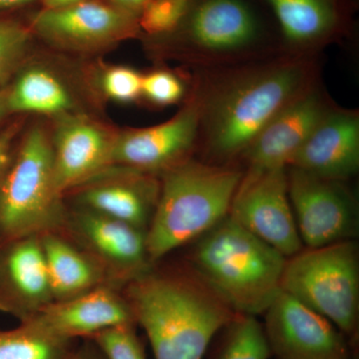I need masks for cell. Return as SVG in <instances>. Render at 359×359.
Masks as SVG:
<instances>
[{"mask_svg":"<svg viewBox=\"0 0 359 359\" xmlns=\"http://www.w3.org/2000/svg\"><path fill=\"white\" fill-rule=\"evenodd\" d=\"M54 301H65L101 287H110L93 257L62 231L39 236Z\"/></svg>","mask_w":359,"mask_h":359,"instance_id":"20","label":"cell"},{"mask_svg":"<svg viewBox=\"0 0 359 359\" xmlns=\"http://www.w3.org/2000/svg\"><path fill=\"white\" fill-rule=\"evenodd\" d=\"M62 233L100 264L116 290H123L154 264L149 257L146 231L98 212L68 210Z\"/></svg>","mask_w":359,"mask_h":359,"instance_id":"8","label":"cell"},{"mask_svg":"<svg viewBox=\"0 0 359 359\" xmlns=\"http://www.w3.org/2000/svg\"><path fill=\"white\" fill-rule=\"evenodd\" d=\"M184 93L183 82L170 71L156 70L142 76V96L157 105L179 102Z\"/></svg>","mask_w":359,"mask_h":359,"instance_id":"29","label":"cell"},{"mask_svg":"<svg viewBox=\"0 0 359 359\" xmlns=\"http://www.w3.org/2000/svg\"><path fill=\"white\" fill-rule=\"evenodd\" d=\"M7 107L13 113H35L57 117L72 112V98L65 85L50 71L33 67L23 71L7 87Z\"/></svg>","mask_w":359,"mask_h":359,"instance_id":"22","label":"cell"},{"mask_svg":"<svg viewBox=\"0 0 359 359\" xmlns=\"http://www.w3.org/2000/svg\"><path fill=\"white\" fill-rule=\"evenodd\" d=\"M106 1L121 11L139 16L142 9L152 0H106Z\"/></svg>","mask_w":359,"mask_h":359,"instance_id":"32","label":"cell"},{"mask_svg":"<svg viewBox=\"0 0 359 359\" xmlns=\"http://www.w3.org/2000/svg\"><path fill=\"white\" fill-rule=\"evenodd\" d=\"M39 1L41 4V8L56 9L74 6V4L88 1V0H39Z\"/></svg>","mask_w":359,"mask_h":359,"instance_id":"33","label":"cell"},{"mask_svg":"<svg viewBox=\"0 0 359 359\" xmlns=\"http://www.w3.org/2000/svg\"><path fill=\"white\" fill-rule=\"evenodd\" d=\"M39 0H0V13H7L13 9L21 8Z\"/></svg>","mask_w":359,"mask_h":359,"instance_id":"34","label":"cell"},{"mask_svg":"<svg viewBox=\"0 0 359 359\" xmlns=\"http://www.w3.org/2000/svg\"><path fill=\"white\" fill-rule=\"evenodd\" d=\"M27 25L33 36L71 51L99 50L140 32L138 16L106 0H88L62 8H40L30 16Z\"/></svg>","mask_w":359,"mask_h":359,"instance_id":"9","label":"cell"},{"mask_svg":"<svg viewBox=\"0 0 359 359\" xmlns=\"http://www.w3.org/2000/svg\"><path fill=\"white\" fill-rule=\"evenodd\" d=\"M32 37L27 22L0 13V88L25 60Z\"/></svg>","mask_w":359,"mask_h":359,"instance_id":"25","label":"cell"},{"mask_svg":"<svg viewBox=\"0 0 359 359\" xmlns=\"http://www.w3.org/2000/svg\"><path fill=\"white\" fill-rule=\"evenodd\" d=\"M61 359H107L100 347L91 339H81Z\"/></svg>","mask_w":359,"mask_h":359,"instance_id":"31","label":"cell"},{"mask_svg":"<svg viewBox=\"0 0 359 359\" xmlns=\"http://www.w3.org/2000/svg\"><path fill=\"white\" fill-rule=\"evenodd\" d=\"M155 359H204L237 314L195 271L154 266L122 290Z\"/></svg>","mask_w":359,"mask_h":359,"instance_id":"1","label":"cell"},{"mask_svg":"<svg viewBox=\"0 0 359 359\" xmlns=\"http://www.w3.org/2000/svg\"><path fill=\"white\" fill-rule=\"evenodd\" d=\"M285 40L309 47L330 39L341 23L339 0H266Z\"/></svg>","mask_w":359,"mask_h":359,"instance_id":"21","label":"cell"},{"mask_svg":"<svg viewBox=\"0 0 359 359\" xmlns=\"http://www.w3.org/2000/svg\"><path fill=\"white\" fill-rule=\"evenodd\" d=\"M78 341L54 339L20 323L0 330V359H61Z\"/></svg>","mask_w":359,"mask_h":359,"instance_id":"24","label":"cell"},{"mask_svg":"<svg viewBox=\"0 0 359 359\" xmlns=\"http://www.w3.org/2000/svg\"><path fill=\"white\" fill-rule=\"evenodd\" d=\"M280 289L330 320L354 348L358 339L359 254L349 240L287 257Z\"/></svg>","mask_w":359,"mask_h":359,"instance_id":"6","label":"cell"},{"mask_svg":"<svg viewBox=\"0 0 359 359\" xmlns=\"http://www.w3.org/2000/svg\"><path fill=\"white\" fill-rule=\"evenodd\" d=\"M201 125V104L185 106L167 122L115 135L111 165L157 175L187 160Z\"/></svg>","mask_w":359,"mask_h":359,"instance_id":"12","label":"cell"},{"mask_svg":"<svg viewBox=\"0 0 359 359\" xmlns=\"http://www.w3.org/2000/svg\"><path fill=\"white\" fill-rule=\"evenodd\" d=\"M193 0H152L138 16L140 32L150 36H167L178 29Z\"/></svg>","mask_w":359,"mask_h":359,"instance_id":"26","label":"cell"},{"mask_svg":"<svg viewBox=\"0 0 359 359\" xmlns=\"http://www.w3.org/2000/svg\"><path fill=\"white\" fill-rule=\"evenodd\" d=\"M23 325L65 340L91 339L107 328L136 325L122 290L101 287L65 301H53Z\"/></svg>","mask_w":359,"mask_h":359,"instance_id":"14","label":"cell"},{"mask_svg":"<svg viewBox=\"0 0 359 359\" xmlns=\"http://www.w3.org/2000/svg\"><path fill=\"white\" fill-rule=\"evenodd\" d=\"M55 118L51 138L54 172L58 189L66 197L112 166L115 135L99 123L72 112Z\"/></svg>","mask_w":359,"mask_h":359,"instance_id":"15","label":"cell"},{"mask_svg":"<svg viewBox=\"0 0 359 359\" xmlns=\"http://www.w3.org/2000/svg\"><path fill=\"white\" fill-rule=\"evenodd\" d=\"M136 325L107 328L91 337L107 359H147Z\"/></svg>","mask_w":359,"mask_h":359,"instance_id":"27","label":"cell"},{"mask_svg":"<svg viewBox=\"0 0 359 359\" xmlns=\"http://www.w3.org/2000/svg\"><path fill=\"white\" fill-rule=\"evenodd\" d=\"M308 71L299 63H282L245 73L224 85L201 106L212 154H244L276 114L306 92Z\"/></svg>","mask_w":359,"mask_h":359,"instance_id":"4","label":"cell"},{"mask_svg":"<svg viewBox=\"0 0 359 359\" xmlns=\"http://www.w3.org/2000/svg\"><path fill=\"white\" fill-rule=\"evenodd\" d=\"M20 129L21 122L18 120L0 131V187L13 161L16 149L15 141Z\"/></svg>","mask_w":359,"mask_h":359,"instance_id":"30","label":"cell"},{"mask_svg":"<svg viewBox=\"0 0 359 359\" xmlns=\"http://www.w3.org/2000/svg\"><path fill=\"white\" fill-rule=\"evenodd\" d=\"M263 316L276 359H351V344L320 313L280 290Z\"/></svg>","mask_w":359,"mask_h":359,"instance_id":"11","label":"cell"},{"mask_svg":"<svg viewBox=\"0 0 359 359\" xmlns=\"http://www.w3.org/2000/svg\"><path fill=\"white\" fill-rule=\"evenodd\" d=\"M65 199L56 183L51 138L33 126L16 147L0 187V244L62 231L69 210Z\"/></svg>","mask_w":359,"mask_h":359,"instance_id":"5","label":"cell"},{"mask_svg":"<svg viewBox=\"0 0 359 359\" xmlns=\"http://www.w3.org/2000/svg\"><path fill=\"white\" fill-rule=\"evenodd\" d=\"M54 301L39 236L0 244V313L20 323Z\"/></svg>","mask_w":359,"mask_h":359,"instance_id":"16","label":"cell"},{"mask_svg":"<svg viewBox=\"0 0 359 359\" xmlns=\"http://www.w3.org/2000/svg\"><path fill=\"white\" fill-rule=\"evenodd\" d=\"M287 192L304 247L355 240L358 205L342 182L287 167Z\"/></svg>","mask_w":359,"mask_h":359,"instance_id":"7","label":"cell"},{"mask_svg":"<svg viewBox=\"0 0 359 359\" xmlns=\"http://www.w3.org/2000/svg\"><path fill=\"white\" fill-rule=\"evenodd\" d=\"M142 76L132 68L115 66L102 73L101 88L112 100L120 103L133 102L142 96Z\"/></svg>","mask_w":359,"mask_h":359,"instance_id":"28","label":"cell"},{"mask_svg":"<svg viewBox=\"0 0 359 359\" xmlns=\"http://www.w3.org/2000/svg\"><path fill=\"white\" fill-rule=\"evenodd\" d=\"M228 216L285 257L304 249L287 192V167L243 176Z\"/></svg>","mask_w":359,"mask_h":359,"instance_id":"10","label":"cell"},{"mask_svg":"<svg viewBox=\"0 0 359 359\" xmlns=\"http://www.w3.org/2000/svg\"><path fill=\"white\" fill-rule=\"evenodd\" d=\"M210 359H269L271 358L263 323L257 316L237 313L219 330Z\"/></svg>","mask_w":359,"mask_h":359,"instance_id":"23","label":"cell"},{"mask_svg":"<svg viewBox=\"0 0 359 359\" xmlns=\"http://www.w3.org/2000/svg\"><path fill=\"white\" fill-rule=\"evenodd\" d=\"M318 94L304 92L276 114L252 141L244 154V177H254L276 168L287 167L314 127L327 114Z\"/></svg>","mask_w":359,"mask_h":359,"instance_id":"18","label":"cell"},{"mask_svg":"<svg viewBox=\"0 0 359 359\" xmlns=\"http://www.w3.org/2000/svg\"><path fill=\"white\" fill-rule=\"evenodd\" d=\"M75 207L98 212L147 231L160 193L156 175L111 166L71 192Z\"/></svg>","mask_w":359,"mask_h":359,"instance_id":"13","label":"cell"},{"mask_svg":"<svg viewBox=\"0 0 359 359\" xmlns=\"http://www.w3.org/2000/svg\"><path fill=\"white\" fill-rule=\"evenodd\" d=\"M259 29L256 15L243 0H193L174 33L201 51L231 53L250 46Z\"/></svg>","mask_w":359,"mask_h":359,"instance_id":"19","label":"cell"},{"mask_svg":"<svg viewBox=\"0 0 359 359\" xmlns=\"http://www.w3.org/2000/svg\"><path fill=\"white\" fill-rule=\"evenodd\" d=\"M243 174L188 159L164 172L146 231L151 262L198 240L228 217Z\"/></svg>","mask_w":359,"mask_h":359,"instance_id":"3","label":"cell"},{"mask_svg":"<svg viewBox=\"0 0 359 359\" xmlns=\"http://www.w3.org/2000/svg\"><path fill=\"white\" fill-rule=\"evenodd\" d=\"M287 259L228 216L198 238L190 268L235 313L259 316L282 290Z\"/></svg>","mask_w":359,"mask_h":359,"instance_id":"2","label":"cell"},{"mask_svg":"<svg viewBox=\"0 0 359 359\" xmlns=\"http://www.w3.org/2000/svg\"><path fill=\"white\" fill-rule=\"evenodd\" d=\"M287 167L340 182L354 176L359 169L358 115L327 111Z\"/></svg>","mask_w":359,"mask_h":359,"instance_id":"17","label":"cell"},{"mask_svg":"<svg viewBox=\"0 0 359 359\" xmlns=\"http://www.w3.org/2000/svg\"><path fill=\"white\" fill-rule=\"evenodd\" d=\"M9 115L8 107H7V87L0 88V123Z\"/></svg>","mask_w":359,"mask_h":359,"instance_id":"35","label":"cell"}]
</instances>
